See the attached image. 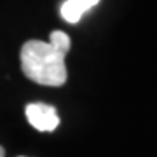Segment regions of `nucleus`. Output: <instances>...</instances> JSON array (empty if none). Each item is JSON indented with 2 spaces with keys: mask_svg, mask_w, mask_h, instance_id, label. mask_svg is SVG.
<instances>
[{
  "mask_svg": "<svg viewBox=\"0 0 157 157\" xmlns=\"http://www.w3.org/2000/svg\"><path fill=\"white\" fill-rule=\"evenodd\" d=\"M72 47V40L65 32L54 30L49 35V42L28 40L19 52L23 73L35 84L59 87L67 82L68 72L65 56Z\"/></svg>",
  "mask_w": 157,
  "mask_h": 157,
  "instance_id": "f257e3e1",
  "label": "nucleus"
},
{
  "mask_svg": "<svg viewBox=\"0 0 157 157\" xmlns=\"http://www.w3.org/2000/svg\"><path fill=\"white\" fill-rule=\"evenodd\" d=\"M25 113L30 126L40 133H51L59 126V115L56 108L45 103H30L25 108Z\"/></svg>",
  "mask_w": 157,
  "mask_h": 157,
  "instance_id": "f03ea898",
  "label": "nucleus"
},
{
  "mask_svg": "<svg viewBox=\"0 0 157 157\" xmlns=\"http://www.w3.org/2000/svg\"><path fill=\"white\" fill-rule=\"evenodd\" d=\"M96 4H100V0H67L61 4V17L65 19L67 23H75L80 21V17L84 16L86 12L93 9Z\"/></svg>",
  "mask_w": 157,
  "mask_h": 157,
  "instance_id": "7ed1b4c3",
  "label": "nucleus"
},
{
  "mask_svg": "<svg viewBox=\"0 0 157 157\" xmlns=\"http://www.w3.org/2000/svg\"><path fill=\"white\" fill-rule=\"evenodd\" d=\"M0 157H6V150H4V147H0Z\"/></svg>",
  "mask_w": 157,
  "mask_h": 157,
  "instance_id": "20e7f679",
  "label": "nucleus"
}]
</instances>
